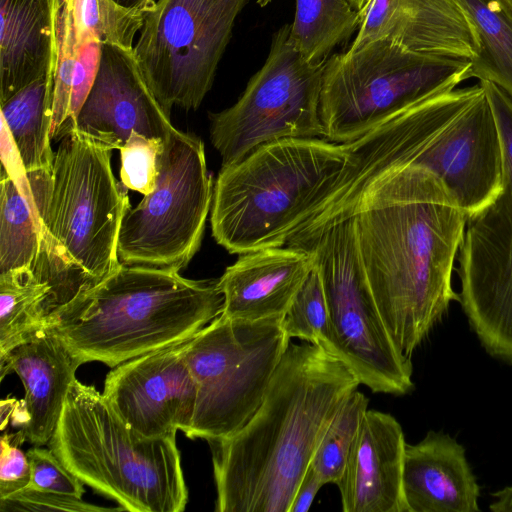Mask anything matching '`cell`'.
Listing matches in <instances>:
<instances>
[{
    "label": "cell",
    "instance_id": "cell-1",
    "mask_svg": "<svg viewBox=\"0 0 512 512\" xmlns=\"http://www.w3.org/2000/svg\"><path fill=\"white\" fill-rule=\"evenodd\" d=\"M467 215L442 182L407 164L384 173L364 192L353 216L358 253L383 322L410 357L460 301L454 263Z\"/></svg>",
    "mask_w": 512,
    "mask_h": 512
},
{
    "label": "cell",
    "instance_id": "cell-2",
    "mask_svg": "<svg viewBox=\"0 0 512 512\" xmlns=\"http://www.w3.org/2000/svg\"><path fill=\"white\" fill-rule=\"evenodd\" d=\"M360 385L339 358L290 343L248 422L207 441L217 512H289L294 494L336 413Z\"/></svg>",
    "mask_w": 512,
    "mask_h": 512
},
{
    "label": "cell",
    "instance_id": "cell-3",
    "mask_svg": "<svg viewBox=\"0 0 512 512\" xmlns=\"http://www.w3.org/2000/svg\"><path fill=\"white\" fill-rule=\"evenodd\" d=\"M110 149L71 130L50 169L27 172L42 245L34 273L50 287L47 315L122 265V219L131 206L117 183Z\"/></svg>",
    "mask_w": 512,
    "mask_h": 512
},
{
    "label": "cell",
    "instance_id": "cell-4",
    "mask_svg": "<svg viewBox=\"0 0 512 512\" xmlns=\"http://www.w3.org/2000/svg\"><path fill=\"white\" fill-rule=\"evenodd\" d=\"M223 302L218 279L122 264L49 313L47 321L83 363L114 368L188 341L221 314Z\"/></svg>",
    "mask_w": 512,
    "mask_h": 512
},
{
    "label": "cell",
    "instance_id": "cell-5",
    "mask_svg": "<svg viewBox=\"0 0 512 512\" xmlns=\"http://www.w3.org/2000/svg\"><path fill=\"white\" fill-rule=\"evenodd\" d=\"M346 159L345 144L324 138H284L222 166L211 206L214 239L238 255L286 246Z\"/></svg>",
    "mask_w": 512,
    "mask_h": 512
},
{
    "label": "cell",
    "instance_id": "cell-6",
    "mask_svg": "<svg viewBox=\"0 0 512 512\" xmlns=\"http://www.w3.org/2000/svg\"><path fill=\"white\" fill-rule=\"evenodd\" d=\"M48 445L84 484L126 511L185 510L176 436H140L94 386L73 381Z\"/></svg>",
    "mask_w": 512,
    "mask_h": 512
},
{
    "label": "cell",
    "instance_id": "cell-7",
    "mask_svg": "<svg viewBox=\"0 0 512 512\" xmlns=\"http://www.w3.org/2000/svg\"><path fill=\"white\" fill-rule=\"evenodd\" d=\"M471 60L418 53L388 38L324 63L319 112L324 138L350 143L390 116L469 78Z\"/></svg>",
    "mask_w": 512,
    "mask_h": 512
},
{
    "label": "cell",
    "instance_id": "cell-8",
    "mask_svg": "<svg viewBox=\"0 0 512 512\" xmlns=\"http://www.w3.org/2000/svg\"><path fill=\"white\" fill-rule=\"evenodd\" d=\"M283 320L247 321L219 315L183 343L197 387L187 437L221 439L248 422L290 344Z\"/></svg>",
    "mask_w": 512,
    "mask_h": 512
},
{
    "label": "cell",
    "instance_id": "cell-9",
    "mask_svg": "<svg viewBox=\"0 0 512 512\" xmlns=\"http://www.w3.org/2000/svg\"><path fill=\"white\" fill-rule=\"evenodd\" d=\"M299 248L312 255L322 280L330 353L373 392L409 393L414 388L411 358L397 349L380 315L360 261L353 217Z\"/></svg>",
    "mask_w": 512,
    "mask_h": 512
},
{
    "label": "cell",
    "instance_id": "cell-10",
    "mask_svg": "<svg viewBox=\"0 0 512 512\" xmlns=\"http://www.w3.org/2000/svg\"><path fill=\"white\" fill-rule=\"evenodd\" d=\"M204 144L174 129L158 157L154 190L127 209L117 254L121 264L180 271L198 251L213 200Z\"/></svg>",
    "mask_w": 512,
    "mask_h": 512
},
{
    "label": "cell",
    "instance_id": "cell-11",
    "mask_svg": "<svg viewBox=\"0 0 512 512\" xmlns=\"http://www.w3.org/2000/svg\"><path fill=\"white\" fill-rule=\"evenodd\" d=\"M480 84L501 133L504 173L499 192L467 218L459 303L484 350L512 365V97L490 81Z\"/></svg>",
    "mask_w": 512,
    "mask_h": 512
},
{
    "label": "cell",
    "instance_id": "cell-12",
    "mask_svg": "<svg viewBox=\"0 0 512 512\" xmlns=\"http://www.w3.org/2000/svg\"><path fill=\"white\" fill-rule=\"evenodd\" d=\"M248 0H157L145 13L134 57L170 116L197 109L212 87L236 17Z\"/></svg>",
    "mask_w": 512,
    "mask_h": 512
},
{
    "label": "cell",
    "instance_id": "cell-13",
    "mask_svg": "<svg viewBox=\"0 0 512 512\" xmlns=\"http://www.w3.org/2000/svg\"><path fill=\"white\" fill-rule=\"evenodd\" d=\"M323 65L306 61L290 24L274 33L268 57L231 107L210 113V139L222 166L284 138H324L319 104ZM325 139V138H324Z\"/></svg>",
    "mask_w": 512,
    "mask_h": 512
},
{
    "label": "cell",
    "instance_id": "cell-14",
    "mask_svg": "<svg viewBox=\"0 0 512 512\" xmlns=\"http://www.w3.org/2000/svg\"><path fill=\"white\" fill-rule=\"evenodd\" d=\"M484 91L480 83L425 98L345 143L347 159L308 219L287 246L306 244L352 218L366 189L393 168L411 164L427 143Z\"/></svg>",
    "mask_w": 512,
    "mask_h": 512
},
{
    "label": "cell",
    "instance_id": "cell-15",
    "mask_svg": "<svg viewBox=\"0 0 512 512\" xmlns=\"http://www.w3.org/2000/svg\"><path fill=\"white\" fill-rule=\"evenodd\" d=\"M104 397L145 438L185 434L192 424L197 387L183 355V343L115 366L106 376Z\"/></svg>",
    "mask_w": 512,
    "mask_h": 512
},
{
    "label": "cell",
    "instance_id": "cell-16",
    "mask_svg": "<svg viewBox=\"0 0 512 512\" xmlns=\"http://www.w3.org/2000/svg\"><path fill=\"white\" fill-rule=\"evenodd\" d=\"M411 164L433 173L467 217L486 205L502 185L504 149L485 91L445 125Z\"/></svg>",
    "mask_w": 512,
    "mask_h": 512
},
{
    "label": "cell",
    "instance_id": "cell-17",
    "mask_svg": "<svg viewBox=\"0 0 512 512\" xmlns=\"http://www.w3.org/2000/svg\"><path fill=\"white\" fill-rule=\"evenodd\" d=\"M174 129L145 82L133 50L102 44L96 78L72 130L120 150L133 131L166 140Z\"/></svg>",
    "mask_w": 512,
    "mask_h": 512
},
{
    "label": "cell",
    "instance_id": "cell-18",
    "mask_svg": "<svg viewBox=\"0 0 512 512\" xmlns=\"http://www.w3.org/2000/svg\"><path fill=\"white\" fill-rule=\"evenodd\" d=\"M349 50L388 38L408 50L474 59L479 41L458 0H369Z\"/></svg>",
    "mask_w": 512,
    "mask_h": 512
},
{
    "label": "cell",
    "instance_id": "cell-19",
    "mask_svg": "<svg viewBox=\"0 0 512 512\" xmlns=\"http://www.w3.org/2000/svg\"><path fill=\"white\" fill-rule=\"evenodd\" d=\"M406 444L392 415L367 410L337 484L344 512H409L402 481Z\"/></svg>",
    "mask_w": 512,
    "mask_h": 512
},
{
    "label": "cell",
    "instance_id": "cell-20",
    "mask_svg": "<svg viewBox=\"0 0 512 512\" xmlns=\"http://www.w3.org/2000/svg\"><path fill=\"white\" fill-rule=\"evenodd\" d=\"M313 267L308 251L290 246L240 255L218 279L220 315L247 321L285 317Z\"/></svg>",
    "mask_w": 512,
    "mask_h": 512
},
{
    "label": "cell",
    "instance_id": "cell-21",
    "mask_svg": "<svg viewBox=\"0 0 512 512\" xmlns=\"http://www.w3.org/2000/svg\"><path fill=\"white\" fill-rule=\"evenodd\" d=\"M81 364L82 360L49 327L36 332L0 359L1 380L15 372L22 381L27 421L21 430L35 446L49 444Z\"/></svg>",
    "mask_w": 512,
    "mask_h": 512
},
{
    "label": "cell",
    "instance_id": "cell-22",
    "mask_svg": "<svg viewBox=\"0 0 512 512\" xmlns=\"http://www.w3.org/2000/svg\"><path fill=\"white\" fill-rule=\"evenodd\" d=\"M403 492L409 512H478L480 487L465 448L448 434L429 431L406 444Z\"/></svg>",
    "mask_w": 512,
    "mask_h": 512
},
{
    "label": "cell",
    "instance_id": "cell-23",
    "mask_svg": "<svg viewBox=\"0 0 512 512\" xmlns=\"http://www.w3.org/2000/svg\"><path fill=\"white\" fill-rule=\"evenodd\" d=\"M56 0H0V103L51 69Z\"/></svg>",
    "mask_w": 512,
    "mask_h": 512
},
{
    "label": "cell",
    "instance_id": "cell-24",
    "mask_svg": "<svg viewBox=\"0 0 512 512\" xmlns=\"http://www.w3.org/2000/svg\"><path fill=\"white\" fill-rule=\"evenodd\" d=\"M52 70L18 90L1 104V121L7 129L25 172L50 169Z\"/></svg>",
    "mask_w": 512,
    "mask_h": 512
},
{
    "label": "cell",
    "instance_id": "cell-25",
    "mask_svg": "<svg viewBox=\"0 0 512 512\" xmlns=\"http://www.w3.org/2000/svg\"><path fill=\"white\" fill-rule=\"evenodd\" d=\"M41 245V226L26 172L2 167L0 274L12 270H34Z\"/></svg>",
    "mask_w": 512,
    "mask_h": 512
},
{
    "label": "cell",
    "instance_id": "cell-26",
    "mask_svg": "<svg viewBox=\"0 0 512 512\" xmlns=\"http://www.w3.org/2000/svg\"><path fill=\"white\" fill-rule=\"evenodd\" d=\"M360 24L361 14L348 0H296L290 39L306 61L323 65Z\"/></svg>",
    "mask_w": 512,
    "mask_h": 512
},
{
    "label": "cell",
    "instance_id": "cell-27",
    "mask_svg": "<svg viewBox=\"0 0 512 512\" xmlns=\"http://www.w3.org/2000/svg\"><path fill=\"white\" fill-rule=\"evenodd\" d=\"M466 11L478 41L469 78L490 81L512 97V16L499 0H458Z\"/></svg>",
    "mask_w": 512,
    "mask_h": 512
},
{
    "label": "cell",
    "instance_id": "cell-28",
    "mask_svg": "<svg viewBox=\"0 0 512 512\" xmlns=\"http://www.w3.org/2000/svg\"><path fill=\"white\" fill-rule=\"evenodd\" d=\"M50 287L32 269L0 274V359L48 327Z\"/></svg>",
    "mask_w": 512,
    "mask_h": 512
},
{
    "label": "cell",
    "instance_id": "cell-29",
    "mask_svg": "<svg viewBox=\"0 0 512 512\" xmlns=\"http://www.w3.org/2000/svg\"><path fill=\"white\" fill-rule=\"evenodd\" d=\"M82 43L96 41L133 50L145 12L126 8L114 0H68Z\"/></svg>",
    "mask_w": 512,
    "mask_h": 512
},
{
    "label": "cell",
    "instance_id": "cell-30",
    "mask_svg": "<svg viewBox=\"0 0 512 512\" xmlns=\"http://www.w3.org/2000/svg\"><path fill=\"white\" fill-rule=\"evenodd\" d=\"M369 400L355 390L343 403L327 428L311 462V468L324 484L337 485L358 434Z\"/></svg>",
    "mask_w": 512,
    "mask_h": 512
},
{
    "label": "cell",
    "instance_id": "cell-31",
    "mask_svg": "<svg viewBox=\"0 0 512 512\" xmlns=\"http://www.w3.org/2000/svg\"><path fill=\"white\" fill-rule=\"evenodd\" d=\"M283 324L290 338L320 346L330 353L328 306L322 280L315 265L285 314Z\"/></svg>",
    "mask_w": 512,
    "mask_h": 512
},
{
    "label": "cell",
    "instance_id": "cell-32",
    "mask_svg": "<svg viewBox=\"0 0 512 512\" xmlns=\"http://www.w3.org/2000/svg\"><path fill=\"white\" fill-rule=\"evenodd\" d=\"M164 141L131 132L120 148V178L124 188L144 196L154 190L158 176V157Z\"/></svg>",
    "mask_w": 512,
    "mask_h": 512
},
{
    "label": "cell",
    "instance_id": "cell-33",
    "mask_svg": "<svg viewBox=\"0 0 512 512\" xmlns=\"http://www.w3.org/2000/svg\"><path fill=\"white\" fill-rule=\"evenodd\" d=\"M31 480L28 487L82 498L84 483L49 448L35 446L27 451Z\"/></svg>",
    "mask_w": 512,
    "mask_h": 512
},
{
    "label": "cell",
    "instance_id": "cell-34",
    "mask_svg": "<svg viewBox=\"0 0 512 512\" xmlns=\"http://www.w3.org/2000/svg\"><path fill=\"white\" fill-rule=\"evenodd\" d=\"M120 508H106L87 503L82 498L41 491L26 487L7 497L0 498V511H68V512H102L118 511Z\"/></svg>",
    "mask_w": 512,
    "mask_h": 512
},
{
    "label": "cell",
    "instance_id": "cell-35",
    "mask_svg": "<svg viewBox=\"0 0 512 512\" xmlns=\"http://www.w3.org/2000/svg\"><path fill=\"white\" fill-rule=\"evenodd\" d=\"M27 440L20 429L4 433L0 439V498L7 497L29 486L30 463L21 445Z\"/></svg>",
    "mask_w": 512,
    "mask_h": 512
},
{
    "label": "cell",
    "instance_id": "cell-36",
    "mask_svg": "<svg viewBox=\"0 0 512 512\" xmlns=\"http://www.w3.org/2000/svg\"><path fill=\"white\" fill-rule=\"evenodd\" d=\"M101 47L102 44L96 41L85 43L81 47L72 79L66 134L73 129L77 115L93 86L99 68Z\"/></svg>",
    "mask_w": 512,
    "mask_h": 512
},
{
    "label": "cell",
    "instance_id": "cell-37",
    "mask_svg": "<svg viewBox=\"0 0 512 512\" xmlns=\"http://www.w3.org/2000/svg\"><path fill=\"white\" fill-rule=\"evenodd\" d=\"M323 485L324 483L310 466L296 489L289 512L308 511Z\"/></svg>",
    "mask_w": 512,
    "mask_h": 512
},
{
    "label": "cell",
    "instance_id": "cell-38",
    "mask_svg": "<svg viewBox=\"0 0 512 512\" xmlns=\"http://www.w3.org/2000/svg\"><path fill=\"white\" fill-rule=\"evenodd\" d=\"M489 509L493 512H512V485L492 493Z\"/></svg>",
    "mask_w": 512,
    "mask_h": 512
},
{
    "label": "cell",
    "instance_id": "cell-39",
    "mask_svg": "<svg viewBox=\"0 0 512 512\" xmlns=\"http://www.w3.org/2000/svg\"><path fill=\"white\" fill-rule=\"evenodd\" d=\"M17 403L18 401L16 399H5L1 401V429H4L7 425Z\"/></svg>",
    "mask_w": 512,
    "mask_h": 512
},
{
    "label": "cell",
    "instance_id": "cell-40",
    "mask_svg": "<svg viewBox=\"0 0 512 512\" xmlns=\"http://www.w3.org/2000/svg\"><path fill=\"white\" fill-rule=\"evenodd\" d=\"M118 4L130 8L144 11L145 13L155 4V0H114Z\"/></svg>",
    "mask_w": 512,
    "mask_h": 512
},
{
    "label": "cell",
    "instance_id": "cell-41",
    "mask_svg": "<svg viewBox=\"0 0 512 512\" xmlns=\"http://www.w3.org/2000/svg\"><path fill=\"white\" fill-rule=\"evenodd\" d=\"M369 0H348L353 9L362 10Z\"/></svg>",
    "mask_w": 512,
    "mask_h": 512
},
{
    "label": "cell",
    "instance_id": "cell-42",
    "mask_svg": "<svg viewBox=\"0 0 512 512\" xmlns=\"http://www.w3.org/2000/svg\"><path fill=\"white\" fill-rule=\"evenodd\" d=\"M507 12L512 16V0H499Z\"/></svg>",
    "mask_w": 512,
    "mask_h": 512
},
{
    "label": "cell",
    "instance_id": "cell-43",
    "mask_svg": "<svg viewBox=\"0 0 512 512\" xmlns=\"http://www.w3.org/2000/svg\"><path fill=\"white\" fill-rule=\"evenodd\" d=\"M272 0H257V3L263 7L265 5H267L268 3H270Z\"/></svg>",
    "mask_w": 512,
    "mask_h": 512
}]
</instances>
